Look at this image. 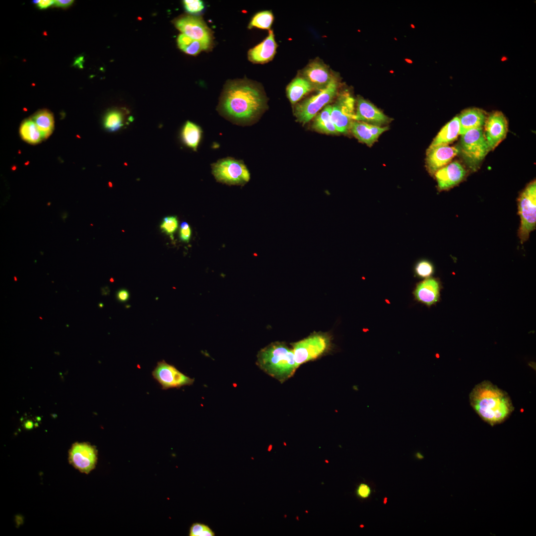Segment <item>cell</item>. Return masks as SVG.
Returning a JSON list of instances; mask_svg holds the SVG:
<instances>
[{"label":"cell","instance_id":"34","mask_svg":"<svg viewBox=\"0 0 536 536\" xmlns=\"http://www.w3.org/2000/svg\"><path fill=\"white\" fill-rule=\"evenodd\" d=\"M183 4L185 9L192 14L199 13L204 8L203 2L199 0H185Z\"/></svg>","mask_w":536,"mask_h":536},{"label":"cell","instance_id":"37","mask_svg":"<svg viewBox=\"0 0 536 536\" xmlns=\"http://www.w3.org/2000/svg\"><path fill=\"white\" fill-rule=\"evenodd\" d=\"M370 487L365 483L360 484L357 490L358 496L362 498H367L370 494Z\"/></svg>","mask_w":536,"mask_h":536},{"label":"cell","instance_id":"27","mask_svg":"<svg viewBox=\"0 0 536 536\" xmlns=\"http://www.w3.org/2000/svg\"><path fill=\"white\" fill-rule=\"evenodd\" d=\"M19 133L22 139L31 144L39 143L44 139L41 132L31 118L22 122Z\"/></svg>","mask_w":536,"mask_h":536},{"label":"cell","instance_id":"33","mask_svg":"<svg viewBox=\"0 0 536 536\" xmlns=\"http://www.w3.org/2000/svg\"><path fill=\"white\" fill-rule=\"evenodd\" d=\"M417 275L421 277H428L433 272V267L428 261H421L417 263L415 267Z\"/></svg>","mask_w":536,"mask_h":536},{"label":"cell","instance_id":"15","mask_svg":"<svg viewBox=\"0 0 536 536\" xmlns=\"http://www.w3.org/2000/svg\"><path fill=\"white\" fill-rule=\"evenodd\" d=\"M459 148L448 145L429 146L426 151V167L431 175L448 164L459 152Z\"/></svg>","mask_w":536,"mask_h":536},{"label":"cell","instance_id":"40","mask_svg":"<svg viewBox=\"0 0 536 536\" xmlns=\"http://www.w3.org/2000/svg\"><path fill=\"white\" fill-rule=\"evenodd\" d=\"M54 0H41L38 3V6L40 9H45L54 4Z\"/></svg>","mask_w":536,"mask_h":536},{"label":"cell","instance_id":"41","mask_svg":"<svg viewBox=\"0 0 536 536\" xmlns=\"http://www.w3.org/2000/svg\"><path fill=\"white\" fill-rule=\"evenodd\" d=\"M33 424L30 421H27L25 424V426L27 428H30L32 427Z\"/></svg>","mask_w":536,"mask_h":536},{"label":"cell","instance_id":"20","mask_svg":"<svg viewBox=\"0 0 536 536\" xmlns=\"http://www.w3.org/2000/svg\"><path fill=\"white\" fill-rule=\"evenodd\" d=\"M439 291L440 285L438 280L430 278L418 283L414 294L418 301L430 306L438 300Z\"/></svg>","mask_w":536,"mask_h":536},{"label":"cell","instance_id":"3","mask_svg":"<svg viewBox=\"0 0 536 536\" xmlns=\"http://www.w3.org/2000/svg\"><path fill=\"white\" fill-rule=\"evenodd\" d=\"M257 366L281 383L290 378L298 368L292 348L284 342H272L258 353Z\"/></svg>","mask_w":536,"mask_h":536},{"label":"cell","instance_id":"14","mask_svg":"<svg viewBox=\"0 0 536 536\" xmlns=\"http://www.w3.org/2000/svg\"><path fill=\"white\" fill-rule=\"evenodd\" d=\"M334 76L329 67L318 59L311 62L301 72V76L318 91L326 88Z\"/></svg>","mask_w":536,"mask_h":536},{"label":"cell","instance_id":"11","mask_svg":"<svg viewBox=\"0 0 536 536\" xmlns=\"http://www.w3.org/2000/svg\"><path fill=\"white\" fill-rule=\"evenodd\" d=\"M176 27L189 37L211 45L212 36L210 29L199 16L186 15L174 21Z\"/></svg>","mask_w":536,"mask_h":536},{"label":"cell","instance_id":"24","mask_svg":"<svg viewBox=\"0 0 536 536\" xmlns=\"http://www.w3.org/2000/svg\"><path fill=\"white\" fill-rule=\"evenodd\" d=\"M332 106L327 105L314 118L313 128L320 133L326 134L338 133L331 118Z\"/></svg>","mask_w":536,"mask_h":536},{"label":"cell","instance_id":"1","mask_svg":"<svg viewBox=\"0 0 536 536\" xmlns=\"http://www.w3.org/2000/svg\"><path fill=\"white\" fill-rule=\"evenodd\" d=\"M266 97L260 87L249 80L228 81L225 85L217 110L234 124H252L265 109Z\"/></svg>","mask_w":536,"mask_h":536},{"label":"cell","instance_id":"39","mask_svg":"<svg viewBox=\"0 0 536 536\" xmlns=\"http://www.w3.org/2000/svg\"><path fill=\"white\" fill-rule=\"evenodd\" d=\"M73 2L72 0H54V5L57 7L65 8L71 5Z\"/></svg>","mask_w":536,"mask_h":536},{"label":"cell","instance_id":"31","mask_svg":"<svg viewBox=\"0 0 536 536\" xmlns=\"http://www.w3.org/2000/svg\"><path fill=\"white\" fill-rule=\"evenodd\" d=\"M160 228L166 234L172 236L178 227V221L175 216L165 217L160 224Z\"/></svg>","mask_w":536,"mask_h":536},{"label":"cell","instance_id":"16","mask_svg":"<svg viewBox=\"0 0 536 536\" xmlns=\"http://www.w3.org/2000/svg\"><path fill=\"white\" fill-rule=\"evenodd\" d=\"M467 171L458 161H453L440 168L434 174L439 190H448L461 183Z\"/></svg>","mask_w":536,"mask_h":536},{"label":"cell","instance_id":"38","mask_svg":"<svg viewBox=\"0 0 536 536\" xmlns=\"http://www.w3.org/2000/svg\"><path fill=\"white\" fill-rule=\"evenodd\" d=\"M130 294L129 291L125 289H122L119 290L117 293V298L118 300L122 302L127 301L129 298Z\"/></svg>","mask_w":536,"mask_h":536},{"label":"cell","instance_id":"6","mask_svg":"<svg viewBox=\"0 0 536 536\" xmlns=\"http://www.w3.org/2000/svg\"><path fill=\"white\" fill-rule=\"evenodd\" d=\"M338 86L337 78L334 76L329 85L318 93L295 106L294 114L297 121L306 124L311 121L336 96Z\"/></svg>","mask_w":536,"mask_h":536},{"label":"cell","instance_id":"18","mask_svg":"<svg viewBox=\"0 0 536 536\" xmlns=\"http://www.w3.org/2000/svg\"><path fill=\"white\" fill-rule=\"evenodd\" d=\"M277 47L273 32L272 30H269L268 36L265 39L249 50L248 59L250 62L256 64L269 62L273 58Z\"/></svg>","mask_w":536,"mask_h":536},{"label":"cell","instance_id":"36","mask_svg":"<svg viewBox=\"0 0 536 536\" xmlns=\"http://www.w3.org/2000/svg\"><path fill=\"white\" fill-rule=\"evenodd\" d=\"M367 125L373 137L376 141L383 133L388 130V127H382L369 124H367Z\"/></svg>","mask_w":536,"mask_h":536},{"label":"cell","instance_id":"32","mask_svg":"<svg viewBox=\"0 0 536 536\" xmlns=\"http://www.w3.org/2000/svg\"><path fill=\"white\" fill-rule=\"evenodd\" d=\"M190 536H214V533L207 526L203 524L196 523L190 528Z\"/></svg>","mask_w":536,"mask_h":536},{"label":"cell","instance_id":"17","mask_svg":"<svg viewBox=\"0 0 536 536\" xmlns=\"http://www.w3.org/2000/svg\"><path fill=\"white\" fill-rule=\"evenodd\" d=\"M354 121L380 127L391 122L381 111L361 97H358L356 101Z\"/></svg>","mask_w":536,"mask_h":536},{"label":"cell","instance_id":"23","mask_svg":"<svg viewBox=\"0 0 536 536\" xmlns=\"http://www.w3.org/2000/svg\"><path fill=\"white\" fill-rule=\"evenodd\" d=\"M312 90V86L305 78L298 76L287 86L286 94L291 103L295 104Z\"/></svg>","mask_w":536,"mask_h":536},{"label":"cell","instance_id":"10","mask_svg":"<svg viewBox=\"0 0 536 536\" xmlns=\"http://www.w3.org/2000/svg\"><path fill=\"white\" fill-rule=\"evenodd\" d=\"M152 375L162 386L163 390L190 386L195 381L194 379L185 375L174 366L167 363L164 360L157 362Z\"/></svg>","mask_w":536,"mask_h":536},{"label":"cell","instance_id":"13","mask_svg":"<svg viewBox=\"0 0 536 536\" xmlns=\"http://www.w3.org/2000/svg\"><path fill=\"white\" fill-rule=\"evenodd\" d=\"M97 450L87 443H76L69 451L70 463L81 472L88 473L95 466Z\"/></svg>","mask_w":536,"mask_h":536},{"label":"cell","instance_id":"43","mask_svg":"<svg viewBox=\"0 0 536 536\" xmlns=\"http://www.w3.org/2000/svg\"><path fill=\"white\" fill-rule=\"evenodd\" d=\"M50 204H51V202L48 203V205H50Z\"/></svg>","mask_w":536,"mask_h":536},{"label":"cell","instance_id":"35","mask_svg":"<svg viewBox=\"0 0 536 536\" xmlns=\"http://www.w3.org/2000/svg\"><path fill=\"white\" fill-rule=\"evenodd\" d=\"M180 238L184 242H188L190 239L192 231L189 224L186 221L181 223L180 227Z\"/></svg>","mask_w":536,"mask_h":536},{"label":"cell","instance_id":"12","mask_svg":"<svg viewBox=\"0 0 536 536\" xmlns=\"http://www.w3.org/2000/svg\"><path fill=\"white\" fill-rule=\"evenodd\" d=\"M483 133L490 150L494 149L506 137L508 122L500 111H494L487 116Z\"/></svg>","mask_w":536,"mask_h":536},{"label":"cell","instance_id":"8","mask_svg":"<svg viewBox=\"0 0 536 536\" xmlns=\"http://www.w3.org/2000/svg\"><path fill=\"white\" fill-rule=\"evenodd\" d=\"M460 150L468 166L473 170L476 169L490 151L483 128L471 130L462 134Z\"/></svg>","mask_w":536,"mask_h":536},{"label":"cell","instance_id":"26","mask_svg":"<svg viewBox=\"0 0 536 536\" xmlns=\"http://www.w3.org/2000/svg\"><path fill=\"white\" fill-rule=\"evenodd\" d=\"M177 45L179 48L184 53L196 55L202 51L208 50L211 46L199 41L194 40L186 35L181 33L177 38Z\"/></svg>","mask_w":536,"mask_h":536},{"label":"cell","instance_id":"19","mask_svg":"<svg viewBox=\"0 0 536 536\" xmlns=\"http://www.w3.org/2000/svg\"><path fill=\"white\" fill-rule=\"evenodd\" d=\"M486 113L478 108H469L464 110L458 116L460 123V134L476 129H482L486 118Z\"/></svg>","mask_w":536,"mask_h":536},{"label":"cell","instance_id":"28","mask_svg":"<svg viewBox=\"0 0 536 536\" xmlns=\"http://www.w3.org/2000/svg\"><path fill=\"white\" fill-rule=\"evenodd\" d=\"M350 130L360 141L369 146H372L376 141L366 123L354 121L351 124Z\"/></svg>","mask_w":536,"mask_h":536},{"label":"cell","instance_id":"21","mask_svg":"<svg viewBox=\"0 0 536 536\" xmlns=\"http://www.w3.org/2000/svg\"><path fill=\"white\" fill-rule=\"evenodd\" d=\"M202 135L201 127L190 121L184 123L180 132V137L183 144L195 151H197Z\"/></svg>","mask_w":536,"mask_h":536},{"label":"cell","instance_id":"42","mask_svg":"<svg viewBox=\"0 0 536 536\" xmlns=\"http://www.w3.org/2000/svg\"><path fill=\"white\" fill-rule=\"evenodd\" d=\"M416 456H417V458H419V459H421V458H422V456L421 455V454H420V453H417V454H416Z\"/></svg>","mask_w":536,"mask_h":536},{"label":"cell","instance_id":"7","mask_svg":"<svg viewBox=\"0 0 536 536\" xmlns=\"http://www.w3.org/2000/svg\"><path fill=\"white\" fill-rule=\"evenodd\" d=\"M216 180L228 185L243 186L250 179V173L242 160L227 157L211 164Z\"/></svg>","mask_w":536,"mask_h":536},{"label":"cell","instance_id":"22","mask_svg":"<svg viewBox=\"0 0 536 536\" xmlns=\"http://www.w3.org/2000/svg\"><path fill=\"white\" fill-rule=\"evenodd\" d=\"M459 134V121L458 117H455L442 128L430 146L448 145L455 141Z\"/></svg>","mask_w":536,"mask_h":536},{"label":"cell","instance_id":"2","mask_svg":"<svg viewBox=\"0 0 536 536\" xmlns=\"http://www.w3.org/2000/svg\"><path fill=\"white\" fill-rule=\"evenodd\" d=\"M469 401L476 413L491 426L504 422L514 410L508 394L487 380L474 386Z\"/></svg>","mask_w":536,"mask_h":536},{"label":"cell","instance_id":"4","mask_svg":"<svg viewBox=\"0 0 536 536\" xmlns=\"http://www.w3.org/2000/svg\"><path fill=\"white\" fill-rule=\"evenodd\" d=\"M331 340L329 334L319 332L291 343L297 366L299 367L301 364L315 360L328 352L332 346Z\"/></svg>","mask_w":536,"mask_h":536},{"label":"cell","instance_id":"25","mask_svg":"<svg viewBox=\"0 0 536 536\" xmlns=\"http://www.w3.org/2000/svg\"><path fill=\"white\" fill-rule=\"evenodd\" d=\"M41 132L44 139L52 133L54 121L53 114L47 110H42L35 113L31 118Z\"/></svg>","mask_w":536,"mask_h":536},{"label":"cell","instance_id":"9","mask_svg":"<svg viewBox=\"0 0 536 536\" xmlns=\"http://www.w3.org/2000/svg\"><path fill=\"white\" fill-rule=\"evenodd\" d=\"M355 101L347 91H343L337 96L332 106V120L338 133H346L350 130L354 121Z\"/></svg>","mask_w":536,"mask_h":536},{"label":"cell","instance_id":"29","mask_svg":"<svg viewBox=\"0 0 536 536\" xmlns=\"http://www.w3.org/2000/svg\"><path fill=\"white\" fill-rule=\"evenodd\" d=\"M125 122V116L122 111L112 110L105 115L103 126L109 132H114L120 129L124 125Z\"/></svg>","mask_w":536,"mask_h":536},{"label":"cell","instance_id":"30","mask_svg":"<svg viewBox=\"0 0 536 536\" xmlns=\"http://www.w3.org/2000/svg\"><path fill=\"white\" fill-rule=\"evenodd\" d=\"M271 11L265 10L256 13L252 18L248 27H257L263 29H270L273 21Z\"/></svg>","mask_w":536,"mask_h":536},{"label":"cell","instance_id":"5","mask_svg":"<svg viewBox=\"0 0 536 536\" xmlns=\"http://www.w3.org/2000/svg\"><path fill=\"white\" fill-rule=\"evenodd\" d=\"M521 219L518 236L522 244L527 241L536 226V182H530L520 194L518 200Z\"/></svg>","mask_w":536,"mask_h":536}]
</instances>
